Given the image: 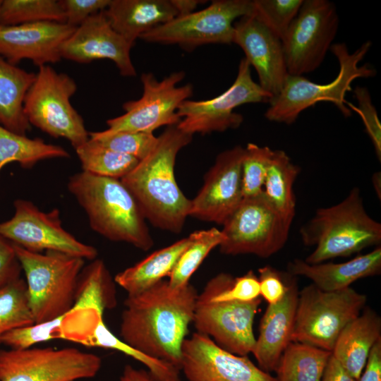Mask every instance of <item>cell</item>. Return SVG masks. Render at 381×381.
Instances as JSON below:
<instances>
[{
  "mask_svg": "<svg viewBox=\"0 0 381 381\" xmlns=\"http://www.w3.org/2000/svg\"><path fill=\"white\" fill-rule=\"evenodd\" d=\"M198 294L190 283L174 289L163 279L140 294L128 296L120 339L180 370L182 346L193 320Z\"/></svg>",
  "mask_w": 381,
  "mask_h": 381,
  "instance_id": "6da1fadb",
  "label": "cell"
},
{
  "mask_svg": "<svg viewBox=\"0 0 381 381\" xmlns=\"http://www.w3.org/2000/svg\"><path fill=\"white\" fill-rule=\"evenodd\" d=\"M192 138L176 125L167 126L150 153L121 179L134 196L145 219L171 233L181 231L190 214L191 200L179 187L174 166L178 153Z\"/></svg>",
  "mask_w": 381,
  "mask_h": 381,
  "instance_id": "7a4b0ae2",
  "label": "cell"
},
{
  "mask_svg": "<svg viewBox=\"0 0 381 381\" xmlns=\"http://www.w3.org/2000/svg\"><path fill=\"white\" fill-rule=\"evenodd\" d=\"M67 186L94 231L144 251L152 247L153 239L142 210L121 179L81 171L69 178Z\"/></svg>",
  "mask_w": 381,
  "mask_h": 381,
  "instance_id": "3957f363",
  "label": "cell"
},
{
  "mask_svg": "<svg viewBox=\"0 0 381 381\" xmlns=\"http://www.w3.org/2000/svg\"><path fill=\"white\" fill-rule=\"evenodd\" d=\"M299 232L304 245L315 247L304 260L309 264L348 257L381 242V224L365 211L358 188L340 202L318 209Z\"/></svg>",
  "mask_w": 381,
  "mask_h": 381,
  "instance_id": "277c9868",
  "label": "cell"
},
{
  "mask_svg": "<svg viewBox=\"0 0 381 381\" xmlns=\"http://www.w3.org/2000/svg\"><path fill=\"white\" fill-rule=\"evenodd\" d=\"M371 45V42H365L350 53L345 43L332 44L330 50L339 65L337 77L326 84H318L303 75H288L279 95L269 102L265 118L273 122L291 124L302 111L319 102H332L344 116H350L351 110L347 106L346 95L351 90L353 81L376 74L375 69L370 64L359 66Z\"/></svg>",
  "mask_w": 381,
  "mask_h": 381,
  "instance_id": "5b68a950",
  "label": "cell"
},
{
  "mask_svg": "<svg viewBox=\"0 0 381 381\" xmlns=\"http://www.w3.org/2000/svg\"><path fill=\"white\" fill-rule=\"evenodd\" d=\"M14 248L25 275L35 323L46 322L68 312L74 304L77 283L85 260L59 252L35 253L16 245Z\"/></svg>",
  "mask_w": 381,
  "mask_h": 381,
  "instance_id": "8992f818",
  "label": "cell"
},
{
  "mask_svg": "<svg viewBox=\"0 0 381 381\" xmlns=\"http://www.w3.org/2000/svg\"><path fill=\"white\" fill-rule=\"evenodd\" d=\"M76 90V82L71 76L49 65L42 66L35 73L23 105L30 126L67 140L74 149L89 139L82 116L71 103Z\"/></svg>",
  "mask_w": 381,
  "mask_h": 381,
  "instance_id": "52a82bcc",
  "label": "cell"
},
{
  "mask_svg": "<svg viewBox=\"0 0 381 381\" xmlns=\"http://www.w3.org/2000/svg\"><path fill=\"white\" fill-rule=\"evenodd\" d=\"M366 295L348 287L325 291L310 284L298 291L292 341L329 351L343 329L364 309Z\"/></svg>",
  "mask_w": 381,
  "mask_h": 381,
  "instance_id": "ba28073f",
  "label": "cell"
},
{
  "mask_svg": "<svg viewBox=\"0 0 381 381\" xmlns=\"http://www.w3.org/2000/svg\"><path fill=\"white\" fill-rule=\"evenodd\" d=\"M292 222L272 206L264 193L244 198L223 224L225 238L219 245L229 255L252 254L267 258L286 244Z\"/></svg>",
  "mask_w": 381,
  "mask_h": 381,
  "instance_id": "9c48e42d",
  "label": "cell"
},
{
  "mask_svg": "<svg viewBox=\"0 0 381 381\" xmlns=\"http://www.w3.org/2000/svg\"><path fill=\"white\" fill-rule=\"evenodd\" d=\"M250 0H216L202 10L176 16L143 34L150 43L178 44L189 51L208 44L233 43L235 20L253 14Z\"/></svg>",
  "mask_w": 381,
  "mask_h": 381,
  "instance_id": "30bf717a",
  "label": "cell"
},
{
  "mask_svg": "<svg viewBox=\"0 0 381 381\" xmlns=\"http://www.w3.org/2000/svg\"><path fill=\"white\" fill-rule=\"evenodd\" d=\"M101 366L99 356L74 347L0 349V381H75Z\"/></svg>",
  "mask_w": 381,
  "mask_h": 381,
  "instance_id": "8fae6325",
  "label": "cell"
},
{
  "mask_svg": "<svg viewBox=\"0 0 381 381\" xmlns=\"http://www.w3.org/2000/svg\"><path fill=\"white\" fill-rule=\"evenodd\" d=\"M272 96L265 91L251 76L250 66L243 58L233 84L224 92L212 99L183 101L177 109L181 118L176 125L190 135L224 132L238 128L243 121L234 109L249 103L270 102Z\"/></svg>",
  "mask_w": 381,
  "mask_h": 381,
  "instance_id": "7c38bea8",
  "label": "cell"
},
{
  "mask_svg": "<svg viewBox=\"0 0 381 381\" xmlns=\"http://www.w3.org/2000/svg\"><path fill=\"white\" fill-rule=\"evenodd\" d=\"M339 15L328 0H305L282 40L289 75H303L322 63L339 28Z\"/></svg>",
  "mask_w": 381,
  "mask_h": 381,
  "instance_id": "4fadbf2b",
  "label": "cell"
},
{
  "mask_svg": "<svg viewBox=\"0 0 381 381\" xmlns=\"http://www.w3.org/2000/svg\"><path fill=\"white\" fill-rule=\"evenodd\" d=\"M13 216L0 222L1 234L10 242L35 253L59 252L93 260L97 250L77 239L62 226L60 211L39 209L32 202L17 199Z\"/></svg>",
  "mask_w": 381,
  "mask_h": 381,
  "instance_id": "5bb4252c",
  "label": "cell"
},
{
  "mask_svg": "<svg viewBox=\"0 0 381 381\" xmlns=\"http://www.w3.org/2000/svg\"><path fill=\"white\" fill-rule=\"evenodd\" d=\"M185 77L183 71L171 73L162 80L152 73H144L140 80L143 92L140 98L125 102V113L108 119V130L153 133L161 126H176L181 118L179 105L193 95V86L188 83L178 86Z\"/></svg>",
  "mask_w": 381,
  "mask_h": 381,
  "instance_id": "9a60e30c",
  "label": "cell"
},
{
  "mask_svg": "<svg viewBox=\"0 0 381 381\" xmlns=\"http://www.w3.org/2000/svg\"><path fill=\"white\" fill-rule=\"evenodd\" d=\"M261 301L260 298L250 302L217 301L202 291L198 294L193 322L197 332L222 349L248 356L255 344L253 322Z\"/></svg>",
  "mask_w": 381,
  "mask_h": 381,
  "instance_id": "2e32d148",
  "label": "cell"
},
{
  "mask_svg": "<svg viewBox=\"0 0 381 381\" xmlns=\"http://www.w3.org/2000/svg\"><path fill=\"white\" fill-rule=\"evenodd\" d=\"M180 370L188 381H277L248 356L231 353L195 332L182 346Z\"/></svg>",
  "mask_w": 381,
  "mask_h": 381,
  "instance_id": "e0dca14e",
  "label": "cell"
},
{
  "mask_svg": "<svg viewBox=\"0 0 381 381\" xmlns=\"http://www.w3.org/2000/svg\"><path fill=\"white\" fill-rule=\"evenodd\" d=\"M244 147L236 145L219 154L191 200L189 216L223 225L243 199L241 164Z\"/></svg>",
  "mask_w": 381,
  "mask_h": 381,
  "instance_id": "ac0fdd59",
  "label": "cell"
},
{
  "mask_svg": "<svg viewBox=\"0 0 381 381\" xmlns=\"http://www.w3.org/2000/svg\"><path fill=\"white\" fill-rule=\"evenodd\" d=\"M133 47L111 27L104 11L89 17L78 26L61 47V59L80 64L112 61L120 74L135 77L130 52Z\"/></svg>",
  "mask_w": 381,
  "mask_h": 381,
  "instance_id": "d6986e66",
  "label": "cell"
},
{
  "mask_svg": "<svg viewBox=\"0 0 381 381\" xmlns=\"http://www.w3.org/2000/svg\"><path fill=\"white\" fill-rule=\"evenodd\" d=\"M234 28L233 43L255 69L258 83L272 98L277 96L289 75L282 40L253 15L238 18Z\"/></svg>",
  "mask_w": 381,
  "mask_h": 381,
  "instance_id": "ffe728a7",
  "label": "cell"
},
{
  "mask_svg": "<svg viewBox=\"0 0 381 381\" xmlns=\"http://www.w3.org/2000/svg\"><path fill=\"white\" fill-rule=\"evenodd\" d=\"M75 28L52 21L0 25V56L14 65L28 59L38 68L56 63L61 59L63 43Z\"/></svg>",
  "mask_w": 381,
  "mask_h": 381,
  "instance_id": "44dd1931",
  "label": "cell"
},
{
  "mask_svg": "<svg viewBox=\"0 0 381 381\" xmlns=\"http://www.w3.org/2000/svg\"><path fill=\"white\" fill-rule=\"evenodd\" d=\"M298 291L296 277L292 275L283 299L268 305L260 320L252 353L258 367L267 373L274 371L282 354L292 341Z\"/></svg>",
  "mask_w": 381,
  "mask_h": 381,
  "instance_id": "7402d4cb",
  "label": "cell"
},
{
  "mask_svg": "<svg viewBox=\"0 0 381 381\" xmlns=\"http://www.w3.org/2000/svg\"><path fill=\"white\" fill-rule=\"evenodd\" d=\"M71 341L88 347L121 352L145 365L155 381H181L180 370L171 363L151 357L116 337L103 321V313L81 308L75 320Z\"/></svg>",
  "mask_w": 381,
  "mask_h": 381,
  "instance_id": "603a6c76",
  "label": "cell"
},
{
  "mask_svg": "<svg viewBox=\"0 0 381 381\" xmlns=\"http://www.w3.org/2000/svg\"><path fill=\"white\" fill-rule=\"evenodd\" d=\"M287 272L295 277L310 279L313 284L322 291L341 290L360 279L380 274L381 247L341 263L309 264L296 258L288 263Z\"/></svg>",
  "mask_w": 381,
  "mask_h": 381,
  "instance_id": "cb8c5ba5",
  "label": "cell"
},
{
  "mask_svg": "<svg viewBox=\"0 0 381 381\" xmlns=\"http://www.w3.org/2000/svg\"><path fill=\"white\" fill-rule=\"evenodd\" d=\"M104 13L132 47L143 34L177 16L170 0H111Z\"/></svg>",
  "mask_w": 381,
  "mask_h": 381,
  "instance_id": "d4e9b609",
  "label": "cell"
},
{
  "mask_svg": "<svg viewBox=\"0 0 381 381\" xmlns=\"http://www.w3.org/2000/svg\"><path fill=\"white\" fill-rule=\"evenodd\" d=\"M351 321L341 332L332 356L355 379L362 373L370 351L381 339V318L370 308Z\"/></svg>",
  "mask_w": 381,
  "mask_h": 381,
  "instance_id": "484cf974",
  "label": "cell"
},
{
  "mask_svg": "<svg viewBox=\"0 0 381 381\" xmlns=\"http://www.w3.org/2000/svg\"><path fill=\"white\" fill-rule=\"evenodd\" d=\"M35 73L0 56V124L20 135L30 130L24 113V100Z\"/></svg>",
  "mask_w": 381,
  "mask_h": 381,
  "instance_id": "4316f807",
  "label": "cell"
},
{
  "mask_svg": "<svg viewBox=\"0 0 381 381\" xmlns=\"http://www.w3.org/2000/svg\"><path fill=\"white\" fill-rule=\"evenodd\" d=\"M189 236L155 251L134 265L118 273L114 282L128 296L140 294L169 277L189 244Z\"/></svg>",
  "mask_w": 381,
  "mask_h": 381,
  "instance_id": "83f0119b",
  "label": "cell"
},
{
  "mask_svg": "<svg viewBox=\"0 0 381 381\" xmlns=\"http://www.w3.org/2000/svg\"><path fill=\"white\" fill-rule=\"evenodd\" d=\"M69 157V153L61 146L47 143L40 138H31L18 134L0 124V174L10 163L30 169L46 159Z\"/></svg>",
  "mask_w": 381,
  "mask_h": 381,
  "instance_id": "f1b7e54d",
  "label": "cell"
},
{
  "mask_svg": "<svg viewBox=\"0 0 381 381\" xmlns=\"http://www.w3.org/2000/svg\"><path fill=\"white\" fill-rule=\"evenodd\" d=\"M332 352L307 344L291 341L274 370L277 381H322Z\"/></svg>",
  "mask_w": 381,
  "mask_h": 381,
  "instance_id": "f546056e",
  "label": "cell"
},
{
  "mask_svg": "<svg viewBox=\"0 0 381 381\" xmlns=\"http://www.w3.org/2000/svg\"><path fill=\"white\" fill-rule=\"evenodd\" d=\"M300 172L283 150H274L263 193L272 206L286 219L293 222L296 213L294 183Z\"/></svg>",
  "mask_w": 381,
  "mask_h": 381,
  "instance_id": "4dcf8cb0",
  "label": "cell"
},
{
  "mask_svg": "<svg viewBox=\"0 0 381 381\" xmlns=\"http://www.w3.org/2000/svg\"><path fill=\"white\" fill-rule=\"evenodd\" d=\"M91 261L79 275L73 307L94 308L103 313L117 304L115 282L103 260Z\"/></svg>",
  "mask_w": 381,
  "mask_h": 381,
  "instance_id": "1f68e13d",
  "label": "cell"
},
{
  "mask_svg": "<svg viewBox=\"0 0 381 381\" xmlns=\"http://www.w3.org/2000/svg\"><path fill=\"white\" fill-rule=\"evenodd\" d=\"M82 171L104 177L121 179L137 165L139 160L89 139L75 148Z\"/></svg>",
  "mask_w": 381,
  "mask_h": 381,
  "instance_id": "d6a6232c",
  "label": "cell"
},
{
  "mask_svg": "<svg viewBox=\"0 0 381 381\" xmlns=\"http://www.w3.org/2000/svg\"><path fill=\"white\" fill-rule=\"evenodd\" d=\"M188 236L189 244L169 275V285L174 289L188 284L191 276L205 258L225 238L222 231L215 227L195 231Z\"/></svg>",
  "mask_w": 381,
  "mask_h": 381,
  "instance_id": "836d02e7",
  "label": "cell"
},
{
  "mask_svg": "<svg viewBox=\"0 0 381 381\" xmlns=\"http://www.w3.org/2000/svg\"><path fill=\"white\" fill-rule=\"evenodd\" d=\"M43 21L65 23V14L60 1H2L0 6L1 25H16Z\"/></svg>",
  "mask_w": 381,
  "mask_h": 381,
  "instance_id": "e575fe53",
  "label": "cell"
},
{
  "mask_svg": "<svg viewBox=\"0 0 381 381\" xmlns=\"http://www.w3.org/2000/svg\"><path fill=\"white\" fill-rule=\"evenodd\" d=\"M34 323L25 279L0 287V344L7 332Z\"/></svg>",
  "mask_w": 381,
  "mask_h": 381,
  "instance_id": "d590c367",
  "label": "cell"
},
{
  "mask_svg": "<svg viewBox=\"0 0 381 381\" xmlns=\"http://www.w3.org/2000/svg\"><path fill=\"white\" fill-rule=\"evenodd\" d=\"M274 150L248 143L244 148L241 164L242 190L244 198L263 193L265 181Z\"/></svg>",
  "mask_w": 381,
  "mask_h": 381,
  "instance_id": "8d00e7d4",
  "label": "cell"
},
{
  "mask_svg": "<svg viewBox=\"0 0 381 381\" xmlns=\"http://www.w3.org/2000/svg\"><path fill=\"white\" fill-rule=\"evenodd\" d=\"M89 138L118 152L129 155L139 161L153 149L157 137L153 133L133 131L90 132Z\"/></svg>",
  "mask_w": 381,
  "mask_h": 381,
  "instance_id": "74e56055",
  "label": "cell"
},
{
  "mask_svg": "<svg viewBox=\"0 0 381 381\" xmlns=\"http://www.w3.org/2000/svg\"><path fill=\"white\" fill-rule=\"evenodd\" d=\"M253 16L281 40L303 0H253Z\"/></svg>",
  "mask_w": 381,
  "mask_h": 381,
  "instance_id": "f35d334b",
  "label": "cell"
},
{
  "mask_svg": "<svg viewBox=\"0 0 381 381\" xmlns=\"http://www.w3.org/2000/svg\"><path fill=\"white\" fill-rule=\"evenodd\" d=\"M64 314L54 319L21 327L7 332L1 344L12 349H25L35 344L61 339Z\"/></svg>",
  "mask_w": 381,
  "mask_h": 381,
  "instance_id": "ab89813d",
  "label": "cell"
},
{
  "mask_svg": "<svg viewBox=\"0 0 381 381\" xmlns=\"http://www.w3.org/2000/svg\"><path fill=\"white\" fill-rule=\"evenodd\" d=\"M353 92L358 106L355 107L351 103H347V106L361 116L366 132L372 141L376 155L380 161L381 124L376 109L372 102L370 92L366 87L360 86L356 87Z\"/></svg>",
  "mask_w": 381,
  "mask_h": 381,
  "instance_id": "60d3db41",
  "label": "cell"
},
{
  "mask_svg": "<svg viewBox=\"0 0 381 381\" xmlns=\"http://www.w3.org/2000/svg\"><path fill=\"white\" fill-rule=\"evenodd\" d=\"M260 296L268 305H274L284 297L292 274L267 265L258 269Z\"/></svg>",
  "mask_w": 381,
  "mask_h": 381,
  "instance_id": "b9f144b4",
  "label": "cell"
},
{
  "mask_svg": "<svg viewBox=\"0 0 381 381\" xmlns=\"http://www.w3.org/2000/svg\"><path fill=\"white\" fill-rule=\"evenodd\" d=\"M111 0H61L65 23L78 27L89 17L104 11Z\"/></svg>",
  "mask_w": 381,
  "mask_h": 381,
  "instance_id": "7bdbcfd3",
  "label": "cell"
},
{
  "mask_svg": "<svg viewBox=\"0 0 381 381\" xmlns=\"http://www.w3.org/2000/svg\"><path fill=\"white\" fill-rule=\"evenodd\" d=\"M21 270L14 245L0 232V287L20 278Z\"/></svg>",
  "mask_w": 381,
  "mask_h": 381,
  "instance_id": "ee69618b",
  "label": "cell"
},
{
  "mask_svg": "<svg viewBox=\"0 0 381 381\" xmlns=\"http://www.w3.org/2000/svg\"><path fill=\"white\" fill-rule=\"evenodd\" d=\"M357 381H381V339L371 349L363 370Z\"/></svg>",
  "mask_w": 381,
  "mask_h": 381,
  "instance_id": "f6af8a7d",
  "label": "cell"
},
{
  "mask_svg": "<svg viewBox=\"0 0 381 381\" xmlns=\"http://www.w3.org/2000/svg\"><path fill=\"white\" fill-rule=\"evenodd\" d=\"M322 381H357L332 356H330Z\"/></svg>",
  "mask_w": 381,
  "mask_h": 381,
  "instance_id": "bcb514c9",
  "label": "cell"
},
{
  "mask_svg": "<svg viewBox=\"0 0 381 381\" xmlns=\"http://www.w3.org/2000/svg\"><path fill=\"white\" fill-rule=\"evenodd\" d=\"M120 381H155L148 371L134 368L131 365H126L120 377Z\"/></svg>",
  "mask_w": 381,
  "mask_h": 381,
  "instance_id": "7dc6e473",
  "label": "cell"
},
{
  "mask_svg": "<svg viewBox=\"0 0 381 381\" xmlns=\"http://www.w3.org/2000/svg\"><path fill=\"white\" fill-rule=\"evenodd\" d=\"M172 6L177 12V16H186L194 11L202 1L198 0H170Z\"/></svg>",
  "mask_w": 381,
  "mask_h": 381,
  "instance_id": "c3c4849f",
  "label": "cell"
},
{
  "mask_svg": "<svg viewBox=\"0 0 381 381\" xmlns=\"http://www.w3.org/2000/svg\"><path fill=\"white\" fill-rule=\"evenodd\" d=\"M373 184L374 186V188L375 190V192L379 197V199L380 200V195H381V176H380V172H375L373 177H372Z\"/></svg>",
  "mask_w": 381,
  "mask_h": 381,
  "instance_id": "681fc988",
  "label": "cell"
},
{
  "mask_svg": "<svg viewBox=\"0 0 381 381\" xmlns=\"http://www.w3.org/2000/svg\"><path fill=\"white\" fill-rule=\"evenodd\" d=\"M2 1L3 0H0V6H1V4H2Z\"/></svg>",
  "mask_w": 381,
  "mask_h": 381,
  "instance_id": "f907efd6",
  "label": "cell"
}]
</instances>
